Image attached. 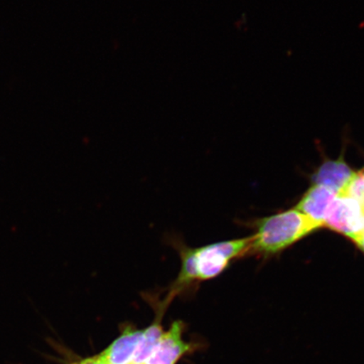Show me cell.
Here are the masks:
<instances>
[{
    "label": "cell",
    "instance_id": "cell-1",
    "mask_svg": "<svg viewBox=\"0 0 364 364\" xmlns=\"http://www.w3.org/2000/svg\"><path fill=\"white\" fill-rule=\"evenodd\" d=\"M252 240L253 236L192 247L180 235H166L164 241L181 259L178 275L168 288L166 298L172 300L177 295L193 293L203 282L221 275L232 261L250 252Z\"/></svg>",
    "mask_w": 364,
    "mask_h": 364
},
{
    "label": "cell",
    "instance_id": "cell-2",
    "mask_svg": "<svg viewBox=\"0 0 364 364\" xmlns=\"http://www.w3.org/2000/svg\"><path fill=\"white\" fill-rule=\"evenodd\" d=\"M257 233L250 249L264 255L275 254L323 227L322 223L292 209L257 222Z\"/></svg>",
    "mask_w": 364,
    "mask_h": 364
},
{
    "label": "cell",
    "instance_id": "cell-3",
    "mask_svg": "<svg viewBox=\"0 0 364 364\" xmlns=\"http://www.w3.org/2000/svg\"><path fill=\"white\" fill-rule=\"evenodd\" d=\"M323 226L353 241L364 233V210L356 200L338 197L331 205Z\"/></svg>",
    "mask_w": 364,
    "mask_h": 364
},
{
    "label": "cell",
    "instance_id": "cell-4",
    "mask_svg": "<svg viewBox=\"0 0 364 364\" xmlns=\"http://www.w3.org/2000/svg\"><path fill=\"white\" fill-rule=\"evenodd\" d=\"M182 323H173L169 331L161 336L151 356L144 364H176L186 353L190 351L191 345L181 338Z\"/></svg>",
    "mask_w": 364,
    "mask_h": 364
},
{
    "label": "cell",
    "instance_id": "cell-5",
    "mask_svg": "<svg viewBox=\"0 0 364 364\" xmlns=\"http://www.w3.org/2000/svg\"><path fill=\"white\" fill-rule=\"evenodd\" d=\"M338 195L325 186L313 184L296 206V210L316 221L324 222L327 212Z\"/></svg>",
    "mask_w": 364,
    "mask_h": 364
},
{
    "label": "cell",
    "instance_id": "cell-6",
    "mask_svg": "<svg viewBox=\"0 0 364 364\" xmlns=\"http://www.w3.org/2000/svg\"><path fill=\"white\" fill-rule=\"evenodd\" d=\"M355 172L345 162L343 157L341 156L336 161H326L318 168L316 174L314 176V184L321 185L325 188L333 191L338 196Z\"/></svg>",
    "mask_w": 364,
    "mask_h": 364
},
{
    "label": "cell",
    "instance_id": "cell-7",
    "mask_svg": "<svg viewBox=\"0 0 364 364\" xmlns=\"http://www.w3.org/2000/svg\"><path fill=\"white\" fill-rule=\"evenodd\" d=\"M142 334L143 331L126 329L100 356L108 364H131Z\"/></svg>",
    "mask_w": 364,
    "mask_h": 364
},
{
    "label": "cell",
    "instance_id": "cell-8",
    "mask_svg": "<svg viewBox=\"0 0 364 364\" xmlns=\"http://www.w3.org/2000/svg\"><path fill=\"white\" fill-rule=\"evenodd\" d=\"M163 334V328L159 323H154L144 330L131 364H144L151 356Z\"/></svg>",
    "mask_w": 364,
    "mask_h": 364
},
{
    "label": "cell",
    "instance_id": "cell-9",
    "mask_svg": "<svg viewBox=\"0 0 364 364\" xmlns=\"http://www.w3.org/2000/svg\"><path fill=\"white\" fill-rule=\"evenodd\" d=\"M338 197L356 200L364 210V169L355 172L351 180Z\"/></svg>",
    "mask_w": 364,
    "mask_h": 364
},
{
    "label": "cell",
    "instance_id": "cell-10",
    "mask_svg": "<svg viewBox=\"0 0 364 364\" xmlns=\"http://www.w3.org/2000/svg\"><path fill=\"white\" fill-rule=\"evenodd\" d=\"M80 364H108L104 358L101 356H97L95 358H91L88 359H85V360L82 361Z\"/></svg>",
    "mask_w": 364,
    "mask_h": 364
},
{
    "label": "cell",
    "instance_id": "cell-11",
    "mask_svg": "<svg viewBox=\"0 0 364 364\" xmlns=\"http://www.w3.org/2000/svg\"><path fill=\"white\" fill-rule=\"evenodd\" d=\"M353 242L357 245V247L364 252V233L359 235L356 240H353Z\"/></svg>",
    "mask_w": 364,
    "mask_h": 364
}]
</instances>
